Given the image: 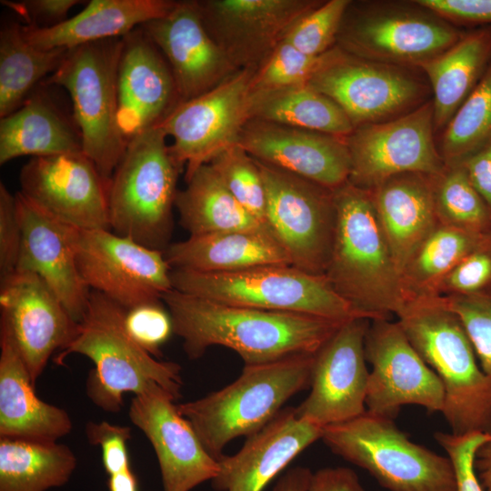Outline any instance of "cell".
I'll return each instance as SVG.
<instances>
[{"label": "cell", "instance_id": "6da1fadb", "mask_svg": "<svg viewBox=\"0 0 491 491\" xmlns=\"http://www.w3.org/2000/svg\"><path fill=\"white\" fill-rule=\"evenodd\" d=\"M190 359L213 346L237 353L245 365L316 354L344 322L226 305L172 289L162 297Z\"/></svg>", "mask_w": 491, "mask_h": 491}, {"label": "cell", "instance_id": "7a4b0ae2", "mask_svg": "<svg viewBox=\"0 0 491 491\" xmlns=\"http://www.w3.org/2000/svg\"><path fill=\"white\" fill-rule=\"evenodd\" d=\"M334 195L336 226L324 276L363 316H397L413 298L393 258L372 192L347 182Z\"/></svg>", "mask_w": 491, "mask_h": 491}, {"label": "cell", "instance_id": "3957f363", "mask_svg": "<svg viewBox=\"0 0 491 491\" xmlns=\"http://www.w3.org/2000/svg\"><path fill=\"white\" fill-rule=\"evenodd\" d=\"M125 308L104 295L90 291L84 318L75 337L55 356V363L78 354L95 365L85 382L91 402L104 411L118 413L124 395L135 396L164 389L175 399L183 386L181 367L160 361L138 346L124 326Z\"/></svg>", "mask_w": 491, "mask_h": 491}, {"label": "cell", "instance_id": "277c9868", "mask_svg": "<svg viewBox=\"0 0 491 491\" xmlns=\"http://www.w3.org/2000/svg\"><path fill=\"white\" fill-rule=\"evenodd\" d=\"M397 317L413 347L442 383L441 414L451 433L491 434V376L477 363L456 315L426 296L410 300Z\"/></svg>", "mask_w": 491, "mask_h": 491}, {"label": "cell", "instance_id": "5b68a950", "mask_svg": "<svg viewBox=\"0 0 491 491\" xmlns=\"http://www.w3.org/2000/svg\"><path fill=\"white\" fill-rule=\"evenodd\" d=\"M315 354L245 365L231 384L177 405L206 451L215 459L225 446L266 426L293 396L310 387Z\"/></svg>", "mask_w": 491, "mask_h": 491}, {"label": "cell", "instance_id": "8992f818", "mask_svg": "<svg viewBox=\"0 0 491 491\" xmlns=\"http://www.w3.org/2000/svg\"><path fill=\"white\" fill-rule=\"evenodd\" d=\"M166 137L155 126L129 140L108 184L111 230L162 252L170 245L176 182L183 170Z\"/></svg>", "mask_w": 491, "mask_h": 491}, {"label": "cell", "instance_id": "52a82bcc", "mask_svg": "<svg viewBox=\"0 0 491 491\" xmlns=\"http://www.w3.org/2000/svg\"><path fill=\"white\" fill-rule=\"evenodd\" d=\"M171 281L177 291L226 305L337 322L365 317L334 290L325 276L292 265H266L225 273L172 269Z\"/></svg>", "mask_w": 491, "mask_h": 491}, {"label": "cell", "instance_id": "ba28073f", "mask_svg": "<svg viewBox=\"0 0 491 491\" xmlns=\"http://www.w3.org/2000/svg\"><path fill=\"white\" fill-rule=\"evenodd\" d=\"M464 33L417 0H351L336 45L360 58L419 68Z\"/></svg>", "mask_w": 491, "mask_h": 491}, {"label": "cell", "instance_id": "9c48e42d", "mask_svg": "<svg viewBox=\"0 0 491 491\" xmlns=\"http://www.w3.org/2000/svg\"><path fill=\"white\" fill-rule=\"evenodd\" d=\"M321 439L334 454L367 471L388 491H457L448 456L412 442L394 419L366 411L325 427Z\"/></svg>", "mask_w": 491, "mask_h": 491}, {"label": "cell", "instance_id": "30bf717a", "mask_svg": "<svg viewBox=\"0 0 491 491\" xmlns=\"http://www.w3.org/2000/svg\"><path fill=\"white\" fill-rule=\"evenodd\" d=\"M122 47L123 37L68 49L45 81L69 94L83 152L108 184L127 145L117 122V69Z\"/></svg>", "mask_w": 491, "mask_h": 491}, {"label": "cell", "instance_id": "8fae6325", "mask_svg": "<svg viewBox=\"0 0 491 491\" xmlns=\"http://www.w3.org/2000/svg\"><path fill=\"white\" fill-rule=\"evenodd\" d=\"M307 85L335 101L355 128L397 118L432 98L420 68L360 58L336 45L323 55Z\"/></svg>", "mask_w": 491, "mask_h": 491}, {"label": "cell", "instance_id": "7c38bea8", "mask_svg": "<svg viewBox=\"0 0 491 491\" xmlns=\"http://www.w3.org/2000/svg\"><path fill=\"white\" fill-rule=\"evenodd\" d=\"M256 161L266 189L269 230L292 266L324 276L336 226L335 190Z\"/></svg>", "mask_w": 491, "mask_h": 491}, {"label": "cell", "instance_id": "4fadbf2b", "mask_svg": "<svg viewBox=\"0 0 491 491\" xmlns=\"http://www.w3.org/2000/svg\"><path fill=\"white\" fill-rule=\"evenodd\" d=\"M255 69H242L208 92L178 104L157 125L173 139L170 151L185 180L226 148L237 144L250 119Z\"/></svg>", "mask_w": 491, "mask_h": 491}, {"label": "cell", "instance_id": "5bb4252c", "mask_svg": "<svg viewBox=\"0 0 491 491\" xmlns=\"http://www.w3.org/2000/svg\"><path fill=\"white\" fill-rule=\"evenodd\" d=\"M435 135L432 98L397 118L356 127L346 136L352 164L348 182L372 190L400 174L440 175L446 165Z\"/></svg>", "mask_w": 491, "mask_h": 491}, {"label": "cell", "instance_id": "9a60e30c", "mask_svg": "<svg viewBox=\"0 0 491 491\" xmlns=\"http://www.w3.org/2000/svg\"><path fill=\"white\" fill-rule=\"evenodd\" d=\"M75 251L86 286L125 309L162 300L174 289L164 252L109 229L79 230Z\"/></svg>", "mask_w": 491, "mask_h": 491}, {"label": "cell", "instance_id": "2e32d148", "mask_svg": "<svg viewBox=\"0 0 491 491\" xmlns=\"http://www.w3.org/2000/svg\"><path fill=\"white\" fill-rule=\"evenodd\" d=\"M365 354L372 366L366 411L390 419H395L406 405L422 406L430 414L442 412V383L413 347L398 322L371 320Z\"/></svg>", "mask_w": 491, "mask_h": 491}, {"label": "cell", "instance_id": "e0dca14e", "mask_svg": "<svg viewBox=\"0 0 491 491\" xmlns=\"http://www.w3.org/2000/svg\"><path fill=\"white\" fill-rule=\"evenodd\" d=\"M370 322L366 317L344 322L315 354L310 392L296 407L298 418L325 428L366 411L365 340Z\"/></svg>", "mask_w": 491, "mask_h": 491}, {"label": "cell", "instance_id": "ac0fdd59", "mask_svg": "<svg viewBox=\"0 0 491 491\" xmlns=\"http://www.w3.org/2000/svg\"><path fill=\"white\" fill-rule=\"evenodd\" d=\"M19 183V192L53 217L80 230H111L108 183L84 153L32 157Z\"/></svg>", "mask_w": 491, "mask_h": 491}, {"label": "cell", "instance_id": "d6986e66", "mask_svg": "<svg viewBox=\"0 0 491 491\" xmlns=\"http://www.w3.org/2000/svg\"><path fill=\"white\" fill-rule=\"evenodd\" d=\"M322 0L197 1L208 34L237 70L257 69Z\"/></svg>", "mask_w": 491, "mask_h": 491}, {"label": "cell", "instance_id": "ffe728a7", "mask_svg": "<svg viewBox=\"0 0 491 491\" xmlns=\"http://www.w3.org/2000/svg\"><path fill=\"white\" fill-rule=\"evenodd\" d=\"M0 329L12 338L35 385L55 350L75 337L78 323L37 275L15 271L1 278Z\"/></svg>", "mask_w": 491, "mask_h": 491}, {"label": "cell", "instance_id": "44dd1931", "mask_svg": "<svg viewBox=\"0 0 491 491\" xmlns=\"http://www.w3.org/2000/svg\"><path fill=\"white\" fill-rule=\"evenodd\" d=\"M175 400L162 388L135 396L128 416L154 448L164 491H191L212 481L219 464L180 414Z\"/></svg>", "mask_w": 491, "mask_h": 491}, {"label": "cell", "instance_id": "7402d4cb", "mask_svg": "<svg viewBox=\"0 0 491 491\" xmlns=\"http://www.w3.org/2000/svg\"><path fill=\"white\" fill-rule=\"evenodd\" d=\"M140 27L165 59L178 104L208 92L238 71L208 34L197 1H176L166 15Z\"/></svg>", "mask_w": 491, "mask_h": 491}, {"label": "cell", "instance_id": "603a6c76", "mask_svg": "<svg viewBox=\"0 0 491 491\" xmlns=\"http://www.w3.org/2000/svg\"><path fill=\"white\" fill-rule=\"evenodd\" d=\"M237 145L256 160L331 190L350 177L346 137L253 118L242 128Z\"/></svg>", "mask_w": 491, "mask_h": 491}, {"label": "cell", "instance_id": "cb8c5ba5", "mask_svg": "<svg viewBox=\"0 0 491 491\" xmlns=\"http://www.w3.org/2000/svg\"><path fill=\"white\" fill-rule=\"evenodd\" d=\"M22 226V244L15 271L40 276L71 317L80 323L85 314L90 289L76 265L80 229L45 213L20 192L15 194Z\"/></svg>", "mask_w": 491, "mask_h": 491}, {"label": "cell", "instance_id": "d4e9b609", "mask_svg": "<svg viewBox=\"0 0 491 491\" xmlns=\"http://www.w3.org/2000/svg\"><path fill=\"white\" fill-rule=\"evenodd\" d=\"M117 101V122L127 143L157 126L178 105L171 70L140 26L123 37Z\"/></svg>", "mask_w": 491, "mask_h": 491}, {"label": "cell", "instance_id": "484cf974", "mask_svg": "<svg viewBox=\"0 0 491 491\" xmlns=\"http://www.w3.org/2000/svg\"><path fill=\"white\" fill-rule=\"evenodd\" d=\"M324 428L283 408L266 426L246 437L238 452L217 459L211 481L215 491H263L300 453L322 438Z\"/></svg>", "mask_w": 491, "mask_h": 491}, {"label": "cell", "instance_id": "4316f807", "mask_svg": "<svg viewBox=\"0 0 491 491\" xmlns=\"http://www.w3.org/2000/svg\"><path fill=\"white\" fill-rule=\"evenodd\" d=\"M73 428L70 415L41 400L12 338L0 329V437L57 442Z\"/></svg>", "mask_w": 491, "mask_h": 491}, {"label": "cell", "instance_id": "83f0119b", "mask_svg": "<svg viewBox=\"0 0 491 491\" xmlns=\"http://www.w3.org/2000/svg\"><path fill=\"white\" fill-rule=\"evenodd\" d=\"M436 176L422 173L400 174L370 190L401 275L414 252L440 225L434 195Z\"/></svg>", "mask_w": 491, "mask_h": 491}, {"label": "cell", "instance_id": "f1b7e54d", "mask_svg": "<svg viewBox=\"0 0 491 491\" xmlns=\"http://www.w3.org/2000/svg\"><path fill=\"white\" fill-rule=\"evenodd\" d=\"M171 0H92L77 15L50 27L22 25L26 41L42 50L72 49L122 38L144 24L166 15Z\"/></svg>", "mask_w": 491, "mask_h": 491}, {"label": "cell", "instance_id": "f546056e", "mask_svg": "<svg viewBox=\"0 0 491 491\" xmlns=\"http://www.w3.org/2000/svg\"><path fill=\"white\" fill-rule=\"evenodd\" d=\"M164 256L171 269L225 273L266 265H291L269 229L237 230L189 235L170 244Z\"/></svg>", "mask_w": 491, "mask_h": 491}, {"label": "cell", "instance_id": "4dcf8cb0", "mask_svg": "<svg viewBox=\"0 0 491 491\" xmlns=\"http://www.w3.org/2000/svg\"><path fill=\"white\" fill-rule=\"evenodd\" d=\"M491 63V25L465 31L444 53L419 68L430 85L436 133L442 132Z\"/></svg>", "mask_w": 491, "mask_h": 491}, {"label": "cell", "instance_id": "1f68e13d", "mask_svg": "<svg viewBox=\"0 0 491 491\" xmlns=\"http://www.w3.org/2000/svg\"><path fill=\"white\" fill-rule=\"evenodd\" d=\"M84 153L74 127L41 92L0 120V165L25 155L32 157Z\"/></svg>", "mask_w": 491, "mask_h": 491}, {"label": "cell", "instance_id": "d6a6232c", "mask_svg": "<svg viewBox=\"0 0 491 491\" xmlns=\"http://www.w3.org/2000/svg\"><path fill=\"white\" fill-rule=\"evenodd\" d=\"M185 182V188L177 192L175 206L190 235L269 229L239 205L210 164L201 165Z\"/></svg>", "mask_w": 491, "mask_h": 491}, {"label": "cell", "instance_id": "836d02e7", "mask_svg": "<svg viewBox=\"0 0 491 491\" xmlns=\"http://www.w3.org/2000/svg\"><path fill=\"white\" fill-rule=\"evenodd\" d=\"M77 466L57 442L0 437V491H46L65 486Z\"/></svg>", "mask_w": 491, "mask_h": 491}, {"label": "cell", "instance_id": "e575fe53", "mask_svg": "<svg viewBox=\"0 0 491 491\" xmlns=\"http://www.w3.org/2000/svg\"><path fill=\"white\" fill-rule=\"evenodd\" d=\"M250 119L346 137L355 129L345 111L309 85L251 93Z\"/></svg>", "mask_w": 491, "mask_h": 491}, {"label": "cell", "instance_id": "d590c367", "mask_svg": "<svg viewBox=\"0 0 491 491\" xmlns=\"http://www.w3.org/2000/svg\"><path fill=\"white\" fill-rule=\"evenodd\" d=\"M68 49L42 50L29 44L22 25L9 23L0 33V117L18 109L35 85L52 75Z\"/></svg>", "mask_w": 491, "mask_h": 491}, {"label": "cell", "instance_id": "8d00e7d4", "mask_svg": "<svg viewBox=\"0 0 491 491\" xmlns=\"http://www.w3.org/2000/svg\"><path fill=\"white\" fill-rule=\"evenodd\" d=\"M491 240L490 234H475L438 225L406 263L402 277L412 298L434 292L444 276L465 256Z\"/></svg>", "mask_w": 491, "mask_h": 491}, {"label": "cell", "instance_id": "74e56055", "mask_svg": "<svg viewBox=\"0 0 491 491\" xmlns=\"http://www.w3.org/2000/svg\"><path fill=\"white\" fill-rule=\"evenodd\" d=\"M491 141V63L441 132L437 145L446 165L460 163Z\"/></svg>", "mask_w": 491, "mask_h": 491}, {"label": "cell", "instance_id": "f35d334b", "mask_svg": "<svg viewBox=\"0 0 491 491\" xmlns=\"http://www.w3.org/2000/svg\"><path fill=\"white\" fill-rule=\"evenodd\" d=\"M439 223L475 234L491 233V210L460 164L446 165L435 179Z\"/></svg>", "mask_w": 491, "mask_h": 491}, {"label": "cell", "instance_id": "ab89813d", "mask_svg": "<svg viewBox=\"0 0 491 491\" xmlns=\"http://www.w3.org/2000/svg\"><path fill=\"white\" fill-rule=\"evenodd\" d=\"M208 164L239 205L267 226L266 189L256 159L235 144L218 154Z\"/></svg>", "mask_w": 491, "mask_h": 491}, {"label": "cell", "instance_id": "60d3db41", "mask_svg": "<svg viewBox=\"0 0 491 491\" xmlns=\"http://www.w3.org/2000/svg\"><path fill=\"white\" fill-rule=\"evenodd\" d=\"M323 55L312 56L282 41L265 62L255 70L252 94L308 84L321 64Z\"/></svg>", "mask_w": 491, "mask_h": 491}, {"label": "cell", "instance_id": "b9f144b4", "mask_svg": "<svg viewBox=\"0 0 491 491\" xmlns=\"http://www.w3.org/2000/svg\"><path fill=\"white\" fill-rule=\"evenodd\" d=\"M351 0L323 1L300 18L283 41L312 56H319L332 49Z\"/></svg>", "mask_w": 491, "mask_h": 491}, {"label": "cell", "instance_id": "7bdbcfd3", "mask_svg": "<svg viewBox=\"0 0 491 491\" xmlns=\"http://www.w3.org/2000/svg\"><path fill=\"white\" fill-rule=\"evenodd\" d=\"M433 297L459 318L482 370L491 376V293Z\"/></svg>", "mask_w": 491, "mask_h": 491}, {"label": "cell", "instance_id": "ee69618b", "mask_svg": "<svg viewBox=\"0 0 491 491\" xmlns=\"http://www.w3.org/2000/svg\"><path fill=\"white\" fill-rule=\"evenodd\" d=\"M124 326L131 338L155 358L174 333L172 316L162 300L125 309Z\"/></svg>", "mask_w": 491, "mask_h": 491}, {"label": "cell", "instance_id": "f6af8a7d", "mask_svg": "<svg viewBox=\"0 0 491 491\" xmlns=\"http://www.w3.org/2000/svg\"><path fill=\"white\" fill-rule=\"evenodd\" d=\"M491 293V240L465 256L439 282L436 296Z\"/></svg>", "mask_w": 491, "mask_h": 491}, {"label": "cell", "instance_id": "bcb514c9", "mask_svg": "<svg viewBox=\"0 0 491 491\" xmlns=\"http://www.w3.org/2000/svg\"><path fill=\"white\" fill-rule=\"evenodd\" d=\"M434 437L453 464L457 491H484L475 470V455L477 448L491 437V434L436 432Z\"/></svg>", "mask_w": 491, "mask_h": 491}, {"label": "cell", "instance_id": "7dc6e473", "mask_svg": "<svg viewBox=\"0 0 491 491\" xmlns=\"http://www.w3.org/2000/svg\"><path fill=\"white\" fill-rule=\"evenodd\" d=\"M85 432L89 444L100 447L103 466L108 476L131 468L127 447L131 439L129 426L89 421Z\"/></svg>", "mask_w": 491, "mask_h": 491}, {"label": "cell", "instance_id": "c3c4849f", "mask_svg": "<svg viewBox=\"0 0 491 491\" xmlns=\"http://www.w3.org/2000/svg\"><path fill=\"white\" fill-rule=\"evenodd\" d=\"M22 244V226L15 195L0 184V276L4 278L16 269Z\"/></svg>", "mask_w": 491, "mask_h": 491}, {"label": "cell", "instance_id": "681fc988", "mask_svg": "<svg viewBox=\"0 0 491 491\" xmlns=\"http://www.w3.org/2000/svg\"><path fill=\"white\" fill-rule=\"evenodd\" d=\"M417 1L458 27L491 25V0Z\"/></svg>", "mask_w": 491, "mask_h": 491}, {"label": "cell", "instance_id": "f907efd6", "mask_svg": "<svg viewBox=\"0 0 491 491\" xmlns=\"http://www.w3.org/2000/svg\"><path fill=\"white\" fill-rule=\"evenodd\" d=\"M2 5L15 11L26 21L27 25L50 27L66 20L69 10L83 3L78 0H3Z\"/></svg>", "mask_w": 491, "mask_h": 491}, {"label": "cell", "instance_id": "816d5d0a", "mask_svg": "<svg viewBox=\"0 0 491 491\" xmlns=\"http://www.w3.org/2000/svg\"><path fill=\"white\" fill-rule=\"evenodd\" d=\"M457 164L491 210V141Z\"/></svg>", "mask_w": 491, "mask_h": 491}, {"label": "cell", "instance_id": "f5cc1de1", "mask_svg": "<svg viewBox=\"0 0 491 491\" xmlns=\"http://www.w3.org/2000/svg\"><path fill=\"white\" fill-rule=\"evenodd\" d=\"M308 491H366L354 470L325 467L312 474Z\"/></svg>", "mask_w": 491, "mask_h": 491}, {"label": "cell", "instance_id": "db71d44e", "mask_svg": "<svg viewBox=\"0 0 491 491\" xmlns=\"http://www.w3.org/2000/svg\"><path fill=\"white\" fill-rule=\"evenodd\" d=\"M312 474L308 467H293L282 476L272 491H308Z\"/></svg>", "mask_w": 491, "mask_h": 491}, {"label": "cell", "instance_id": "11a10c76", "mask_svg": "<svg viewBox=\"0 0 491 491\" xmlns=\"http://www.w3.org/2000/svg\"><path fill=\"white\" fill-rule=\"evenodd\" d=\"M474 465L484 491H491V437L477 448Z\"/></svg>", "mask_w": 491, "mask_h": 491}, {"label": "cell", "instance_id": "9f6ffc18", "mask_svg": "<svg viewBox=\"0 0 491 491\" xmlns=\"http://www.w3.org/2000/svg\"><path fill=\"white\" fill-rule=\"evenodd\" d=\"M107 486L109 491H138L137 478L131 468L109 476Z\"/></svg>", "mask_w": 491, "mask_h": 491}]
</instances>
